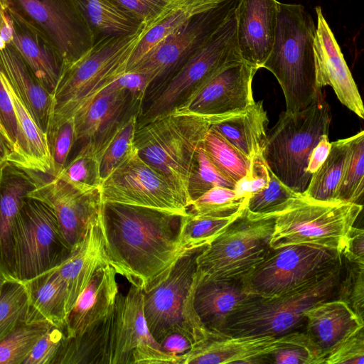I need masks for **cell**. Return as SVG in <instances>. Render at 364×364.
<instances>
[{
    "instance_id": "obj_1",
    "label": "cell",
    "mask_w": 364,
    "mask_h": 364,
    "mask_svg": "<svg viewBox=\"0 0 364 364\" xmlns=\"http://www.w3.org/2000/svg\"><path fill=\"white\" fill-rule=\"evenodd\" d=\"M181 217L105 203L101 228L109 264L131 285L151 291L186 253L178 242Z\"/></svg>"
},
{
    "instance_id": "obj_2",
    "label": "cell",
    "mask_w": 364,
    "mask_h": 364,
    "mask_svg": "<svg viewBox=\"0 0 364 364\" xmlns=\"http://www.w3.org/2000/svg\"><path fill=\"white\" fill-rule=\"evenodd\" d=\"M315 30L311 16L302 5L279 2L274 41L262 68L279 82L286 112L303 110L323 95L316 77Z\"/></svg>"
},
{
    "instance_id": "obj_3",
    "label": "cell",
    "mask_w": 364,
    "mask_h": 364,
    "mask_svg": "<svg viewBox=\"0 0 364 364\" xmlns=\"http://www.w3.org/2000/svg\"><path fill=\"white\" fill-rule=\"evenodd\" d=\"M228 116L173 109L138 124L134 145L139 156L166 178L191 206L188 183L196 152L211 125Z\"/></svg>"
},
{
    "instance_id": "obj_4",
    "label": "cell",
    "mask_w": 364,
    "mask_h": 364,
    "mask_svg": "<svg viewBox=\"0 0 364 364\" xmlns=\"http://www.w3.org/2000/svg\"><path fill=\"white\" fill-rule=\"evenodd\" d=\"M341 270L342 261L288 293L272 298L254 296L230 316L225 336L279 337L296 331L306 321L309 308L336 296Z\"/></svg>"
},
{
    "instance_id": "obj_5",
    "label": "cell",
    "mask_w": 364,
    "mask_h": 364,
    "mask_svg": "<svg viewBox=\"0 0 364 364\" xmlns=\"http://www.w3.org/2000/svg\"><path fill=\"white\" fill-rule=\"evenodd\" d=\"M330 107L322 95L306 109L283 112L267 133L262 157L274 174L299 193L306 189L311 176L306 171L310 154L321 136L328 134Z\"/></svg>"
},
{
    "instance_id": "obj_6",
    "label": "cell",
    "mask_w": 364,
    "mask_h": 364,
    "mask_svg": "<svg viewBox=\"0 0 364 364\" xmlns=\"http://www.w3.org/2000/svg\"><path fill=\"white\" fill-rule=\"evenodd\" d=\"M362 210L360 203L321 201L298 193L264 213L274 218L270 247L308 245L341 255L346 236Z\"/></svg>"
},
{
    "instance_id": "obj_7",
    "label": "cell",
    "mask_w": 364,
    "mask_h": 364,
    "mask_svg": "<svg viewBox=\"0 0 364 364\" xmlns=\"http://www.w3.org/2000/svg\"><path fill=\"white\" fill-rule=\"evenodd\" d=\"M145 24L134 33L102 40L81 58L63 68L52 93L56 119L73 117L100 92L127 72L132 53Z\"/></svg>"
},
{
    "instance_id": "obj_8",
    "label": "cell",
    "mask_w": 364,
    "mask_h": 364,
    "mask_svg": "<svg viewBox=\"0 0 364 364\" xmlns=\"http://www.w3.org/2000/svg\"><path fill=\"white\" fill-rule=\"evenodd\" d=\"M206 247L186 252L161 282L144 292L145 318L159 343L172 333L183 335L193 346L213 336L203 326L194 307L199 280L197 257Z\"/></svg>"
},
{
    "instance_id": "obj_9",
    "label": "cell",
    "mask_w": 364,
    "mask_h": 364,
    "mask_svg": "<svg viewBox=\"0 0 364 364\" xmlns=\"http://www.w3.org/2000/svg\"><path fill=\"white\" fill-rule=\"evenodd\" d=\"M274 218L254 214L246 206L240 215L198 256L199 277L242 280L270 250Z\"/></svg>"
},
{
    "instance_id": "obj_10",
    "label": "cell",
    "mask_w": 364,
    "mask_h": 364,
    "mask_svg": "<svg viewBox=\"0 0 364 364\" xmlns=\"http://www.w3.org/2000/svg\"><path fill=\"white\" fill-rule=\"evenodd\" d=\"M72 252L52 210L40 200L27 197L14 229L16 279L26 282L55 269Z\"/></svg>"
},
{
    "instance_id": "obj_11",
    "label": "cell",
    "mask_w": 364,
    "mask_h": 364,
    "mask_svg": "<svg viewBox=\"0 0 364 364\" xmlns=\"http://www.w3.org/2000/svg\"><path fill=\"white\" fill-rule=\"evenodd\" d=\"M237 43L235 9L159 89L143 122L171 111L216 73L242 61Z\"/></svg>"
},
{
    "instance_id": "obj_12",
    "label": "cell",
    "mask_w": 364,
    "mask_h": 364,
    "mask_svg": "<svg viewBox=\"0 0 364 364\" xmlns=\"http://www.w3.org/2000/svg\"><path fill=\"white\" fill-rule=\"evenodd\" d=\"M7 11L42 36L67 67L95 45L77 0H2Z\"/></svg>"
},
{
    "instance_id": "obj_13",
    "label": "cell",
    "mask_w": 364,
    "mask_h": 364,
    "mask_svg": "<svg viewBox=\"0 0 364 364\" xmlns=\"http://www.w3.org/2000/svg\"><path fill=\"white\" fill-rule=\"evenodd\" d=\"M333 250L314 245H290L272 249L242 281L254 296L272 298L288 293L342 261Z\"/></svg>"
},
{
    "instance_id": "obj_14",
    "label": "cell",
    "mask_w": 364,
    "mask_h": 364,
    "mask_svg": "<svg viewBox=\"0 0 364 364\" xmlns=\"http://www.w3.org/2000/svg\"><path fill=\"white\" fill-rule=\"evenodd\" d=\"M102 200L154 209L185 216L190 205L172 184L145 162L134 147L105 178L100 187Z\"/></svg>"
},
{
    "instance_id": "obj_15",
    "label": "cell",
    "mask_w": 364,
    "mask_h": 364,
    "mask_svg": "<svg viewBox=\"0 0 364 364\" xmlns=\"http://www.w3.org/2000/svg\"><path fill=\"white\" fill-rule=\"evenodd\" d=\"M238 0H222L193 16L185 25L146 53L127 72L146 74L162 85L235 9Z\"/></svg>"
},
{
    "instance_id": "obj_16",
    "label": "cell",
    "mask_w": 364,
    "mask_h": 364,
    "mask_svg": "<svg viewBox=\"0 0 364 364\" xmlns=\"http://www.w3.org/2000/svg\"><path fill=\"white\" fill-rule=\"evenodd\" d=\"M36 184L28 197L46 204L53 213L65 240L73 250L104 208L100 188L82 191L60 177L33 171Z\"/></svg>"
},
{
    "instance_id": "obj_17",
    "label": "cell",
    "mask_w": 364,
    "mask_h": 364,
    "mask_svg": "<svg viewBox=\"0 0 364 364\" xmlns=\"http://www.w3.org/2000/svg\"><path fill=\"white\" fill-rule=\"evenodd\" d=\"M114 310L112 364H178L161 349L149 331L141 289L131 285L125 295L119 292Z\"/></svg>"
},
{
    "instance_id": "obj_18",
    "label": "cell",
    "mask_w": 364,
    "mask_h": 364,
    "mask_svg": "<svg viewBox=\"0 0 364 364\" xmlns=\"http://www.w3.org/2000/svg\"><path fill=\"white\" fill-rule=\"evenodd\" d=\"M257 70L243 60L228 65L201 83L173 109L207 116L242 112L255 102L252 82Z\"/></svg>"
},
{
    "instance_id": "obj_19",
    "label": "cell",
    "mask_w": 364,
    "mask_h": 364,
    "mask_svg": "<svg viewBox=\"0 0 364 364\" xmlns=\"http://www.w3.org/2000/svg\"><path fill=\"white\" fill-rule=\"evenodd\" d=\"M316 14L314 52L317 85L321 89L331 86L339 101L363 119L362 99L339 45L320 6L316 7Z\"/></svg>"
},
{
    "instance_id": "obj_20",
    "label": "cell",
    "mask_w": 364,
    "mask_h": 364,
    "mask_svg": "<svg viewBox=\"0 0 364 364\" xmlns=\"http://www.w3.org/2000/svg\"><path fill=\"white\" fill-rule=\"evenodd\" d=\"M279 1L238 0L235 8L237 43L243 61L257 70L268 58L275 38Z\"/></svg>"
},
{
    "instance_id": "obj_21",
    "label": "cell",
    "mask_w": 364,
    "mask_h": 364,
    "mask_svg": "<svg viewBox=\"0 0 364 364\" xmlns=\"http://www.w3.org/2000/svg\"><path fill=\"white\" fill-rule=\"evenodd\" d=\"M36 181L31 170L9 161L0 166V274L16 279L14 229L18 213Z\"/></svg>"
},
{
    "instance_id": "obj_22",
    "label": "cell",
    "mask_w": 364,
    "mask_h": 364,
    "mask_svg": "<svg viewBox=\"0 0 364 364\" xmlns=\"http://www.w3.org/2000/svg\"><path fill=\"white\" fill-rule=\"evenodd\" d=\"M279 336H210L192 347L183 364H254L269 363V356L287 340Z\"/></svg>"
},
{
    "instance_id": "obj_23",
    "label": "cell",
    "mask_w": 364,
    "mask_h": 364,
    "mask_svg": "<svg viewBox=\"0 0 364 364\" xmlns=\"http://www.w3.org/2000/svg\"><path fill=\"white\" fill-rule=\"evenodd\" d=\"M253 296L247 291L242 280L199 277L194 307L203 326L213 336L225 337L230 316Z\"/></svg>"
},
{
    "instance_id": "obj_24",
    "label": "cell",
    "mask_w": 364,
    "mask_h": 364,
    "mask_svg": "<svg viewBox=\"0 0 364 364\" xmlns=\"http://www.w3.org/2000/svg\"><path fill=\"white\" fill-rule=\"evenodd\" d=\"M101 217L102 214L90 224L83 240L73 250L70 257L56 268L67 289L68 314L95 272L109 264L102 232Z\"/></svg>"
},
{
    "instance_id": "obj_25",
    "label": "cell",
    "mask_w": 364,
    "mask_h": 364,
    "mask_svg": "<svg viewBox=\"0 0 364 364\" xmlns=\"http://www.w3.org/2000/svg\"><path fill=\"white\" fill-rule=\"evenodd\" d=\"M117 272L110 265L99 268L77 297L65 322L68 337H73L113 309L119 294Z\"/></svg>"
},
{
    "instance_id": "obj_26",
    "label": "cell",
    "mask_w": 364,
    "mask_h": 364,
    "mask_svg": "<svg viewBox=\"0 0 364 364\" xmlns=\"http://www.w3.org/2000/svg\"><path fill=\"white\" fill-rule=\"evenodd\" d=\"M7 12L12 26L9 44L18 53L34 76L52 95L63 68L61 58L36 31L16 15L9 11Z\"/></svg>"
},
{
    "instance_id": "obj_27",
    "label": "cell",
    "mask_w": 364,
    "mask_h": 364,
    "mask_svg": "<svg viewBox=\"0 0 364 364\" xmlns=\"http://www.w3.org/2000/svg\"><path fill=\"white\" fill-rule=\"evenodd\" d=\"M306 333L325 357L345 337L364 326L344 301L328 299L309 308L304 314Z\"/></svg>"
},
{
    "instance_id": "obj_28",
    "label": "cell",
    "mask_w": 364,
    "mask_h": 364,
    "mask_svg": "<svg viewBox=\"0 0 364 364\" xmlns=\"http://www.w3.org/2000/svg\"><path fill=\"white\" fill-rule=\"evenodd\" d=\"M0 68L34 121L46 133L53 109L51 94L34 76L18 53L9 43L0 46Z\"/></svg>"
},
{
    "instance_id": "obj_29",
    "label": "cell",
    "mask_w": 364,
    "mask_h": 364,
    "mask_svg": "<svg viewBox=\"0 0 364 364\" xmlns=\"http://www.w3.org/2000/svg\"><path fill=\"white\" fill-rule=\"evenodd\" d=\"M132 104L127 90L107 86L74 114L76 141H85L111 132L127 115L125 112Z\"/></svg>"
},
{
    "instance_id": "obj_30",
    "label": "cell",
    "mask_w": 364,
    "mask_h": 364,
    "mask_svg": "<svg viewBox=\"0 0 364 364\" xmlns=\"http://www.w3.org/2000/svg\"><path fill=\"white\" fill-rule=\"evenodd\" d=\"M114 326V306L109 314L82 333L66 336L55 364H112Z\"/></svg>"
},
{
    "instance_id": "obj_31",
    "label": "cell",
    "mask_w": 364,
    "mask_h": 364,
    "mask_svg": "<svg viewBox=\"0 0 364 364\" xmlns=\"http://www.w3.org/2000/svg\"><path fill=\"white\" fill-rule=\"evenodd\" d=\"M222 0H172L152 21L144 23L143 33L129 60L127 72L146 53L185 25L193 16Z\"/></svg>"
},
{
    "instance_id": "obj_32",
    "label": "cell",
    "mask_w": 364,
    "mask_h": 364,
    "mask_svg": "<svg viewBox=\"0 0 364 364\" xmlns=\"http://www.w3.org/2000/svg\"><path fill=\"white\" fill-rule=\"evenodd\" d=\"M1 76L11 99L19 129L21 167L51 175V159L46 133L34 121L18 94L1 70Z\"/></svg>"
},
{
    "instance_id": "obj_33",
    "label": "cell",
    "mask_w": 364,
    "mask_h": 364,
    "mask_svg": "<svg viewBox=\"0 0 364 364\" xmlns=\"http://www.w3.org/2000/svg\"><path fill=\"white\" fill-rule=\"evenodd\" d=\"M268 122L263 102L255 101L244 112L225 117L211 127L251 159L261 151Z\"/></svg>"
},
{
    "instance_id": "obj_34",
    "label": "cell",
    "mask_w": 364,
    "mask_h": 364,
    "mask_svg": "<svg viewBox=\"0 0 364 364\" xmlns=\"http://www.w3.org/2000/svg\"><path fill=\"white\" fill-rule=\"evenodd\" d=\"M92 31L95 44L102 40L132 35L143 25L114 0H77Z\"/></svg>"
},
{
    "instance_id": "obj_35",
    "label": "cell",
    "mask_w": 364,
    "mask_h": 364,
    "mask_svg": "<svg viewBox=\"0 0 364 364\" xmlns=\"http://www.w3.org/2000/svg\"><path fill=\"white\" fill-rule=\"evenodd\" d=\"M32 311L40 319L65 328L68 316L66 286L57 269L24 282Z\"/></svg>"
},
{
    "instance_id": "obj_36",
    "label": "cell",
    "mask_w": 364,
    "mask_h": 364,
    "mask_svg": "<svg viewBox=\"0 0 364 364\" xmlns=\"http://www.w3.org/2000/svg\"><path fill=\"white\" fill-rule=\"evenodd\" d=\"M115 129L105 135L85 141L78 154L56 177H60L75 188L88 191L100 188L102 179L100 164L103 152Z\"/></svg>"
},
{
    "instance_id": "obj_37",
    "label": "cell",
    "mask_w": 364,
    "mask_h": 364,
    "mask_svg": "<svg viewBox=\"0 0 364 364\" xmlns=\"http://www.w3.org/2000/svg\"><path fill=\"white\" fill-rule=\"evenodd\" d=\"M351 140L352 136L331 142L328 157L311 175L304 195L317 200L336 201V193L343 173Z\"/></svg>"
},
{
    "instance_id": "obj_38",
    "label": "cell",
    "mask_w": 364,
    "mask_h": 364,
    "mask_svg": "<svg viewBox=\"0 0 364 364\" xmlns=\"http://www.w3.org/2000/svg\"><path fill=\"white\" fill-rule=\"evenodd\" d=\"M245 207L227 217L200 215L188 212L181 217L178 233L180 247L186 252L208 246L240 215Z\"/></svg>"
},
{
    "instance_id": "obj_39",
    "label": "cell",
    "mask_w": 364,
    "mask_h": 364,
    "mask_svg": "<svg viewBox=\"0 0 364 364\" xmlns=\"http://www.w3.org/2000/svg\"><path fill=\"white\" fill-rule=\"evenodd\" d=\"M39 320L32 311L24 282L6 279L0 292V340L18 325Z\"/></svg>"
},
{
    "instance_id": "obj_40",
    "label": "cell",
    "mask_w": 364,
    "mask_h": 364,
    "mask_svg": "<svg viewBox=\"0 0 364 364\" xmlns=\"http://www.w3.org/2000/svg\"><path fill=\"white\" fill-rule=\"evenodd\" d=\"M201 146L218 171L235 183L247 173L251 159L211 127Z\"/></svg>"
},
{
    "instance_id": "obj_41",
    "label": "cell",
    "mask_w": 364,
    "mask_h": 364,
    "mask_svg": "<svg viewBox=\"0 0 364 364\" xmlns=\"http://www.w3.org/2000/svg\"><path fill=\"white\" fill-rule=\"evenodd\" d=\"M52 324L31 320L16 326L0 340V364H22L39 338Z\"/></svg>"
},
{
    "instance_id": "obj_42",
    "label": "cell",
    "mask_w": 364,
    "mask_h": 364,
    "mask_svg": "<svg viewBox=\"0 0 364 364\" xmlns=\"http://www.w3.org/2000/svg\"><path fill=\"white\" fill-rule=\"evenodd\" d=\"M364 191V132L354 136L343 173L335 196L336 201L358 203Z\"/></svg>"
},
{
    "instance_id": "obj_43",
    "label": "cell",
    "mask_w": 364,
    "mask_h": 364,
    "mask_svg": "<svg viewBox=\"0 0 364 364\" xmlns=\"http://www.w3.org/2000/svg\"><path fill=\"white\" fill-rule=\"evenodd\" d=\"M137 126V114L132 113L127 115L113 132L101 159L102 181L134 148Z\"/></svg>"
},
{
    "instance_id": "obj_44",
    "label": "cell",
    "mask_w": 364,
    "mask_h": 364,
    "mask_svg": "<svg viewBox=\"0 0 364 364\" xmlns=\"http://www.w3.org/2000/svg\"><path fill=\"white\" fill-rule=\"evenodd\" d=\"M235 185L214 166L200 144L194 156L188 177V193L191 203L213 187L234 189Z\"/></svg>"
},
{
    "instance_id": "obj_45",
    "label": "cell",
    "mask_w": 364,
    "mask_h": 364,
    "mask_svg": "<svg viewBox=\"0 0 364 364\" xmlns=\"http://www.w3.org/2000/svg\"><path fill=\"white\" fill-rule=\"evenodd\" d=\"M51 159L52 173L58 176L67 164V159L75 139L74 117H50L46 132Z\"/></svg>"
},
{
    "instance_id": "obj_46",
    "label": "cell",
    "mask_w": 364,
    "mask_h": 364,
    "mask_svg": "<svg viewBox=\"0 0 364 364\" xmlns=\"http://www.w3.org/2000/svg\"><path fill=\"white\" fill-rule=\"evenodd\" d=\"M269 363L277 364H320L325 357L305 332L288 333L287 341L269 356Z\"/></svg>"
},
{
    "instance_id": "obj_47",
    "label": "cell",
    "mask_w": 364,
    "mask_h": 364,
    "mask_svg": "<svg viewBox=\"0 0 364 364\" xmlns=\"http://www.w3.org/2000/svg\"><path fill=\"white\" fill-rule=\"evenodd\" d=\"M246 205V198H237L233 189L215 186L194 200L188 212L214 217L230 216Z\"/></svg>"
},
{
    "instance_id": "obj_48",
    "label": "cell",
    "mask_w": 364,
    "mask_h": 364,
    "mask_svg": "<svg viewBox=\"0 0 364 364\" xmlns=\"http://www.w3.org/2000/svg\"><path fill=\"white\" fill-rule=\"evenodd\" d=\"M269 171L267 186L246 198V208L252 213H267L299 193L281 181L269 168Z\"/></svg>"
},
{
    "instance_id": "obj_49",
    "label": "cell",
    "mask_w": 364,
    "mask_h": 364,
    "mask_svg": "<svg viewBox=\"0 0 364 364\" xmlns=\"http://www.w3.org/2000/svg\"><path fill=\"white\" fill-rule=\"evenodd\" d=\"M336 295L338 299L346 302L364 322V265L348 262L346 276L339 282Z\"/></svg>"
},
{
    "instance_id": "obj_50",
    "label": "cell",
    "mask_w": 364,
    "mask_h": 364,
    "mask_svg": "<svg viewBox=\"0 0 364 364\" xmlns=\"http://www.w3.org/2000/svg\"><path fill=\"white\" fill-rule=\"evenodd\" d=\"M66 336L65 328L51 325L22 364H55Z\"/></svg>"
},
{
    "instance_id": "obj_51",
    "label": "cell",
    "mask_w": 364,
    "mask_h": 364,
    "mask_svg": "<svg viewBox=\"0 0 364 364\" xmlns=\"http://www.w3.org/2000/svg\"><path fill=\"white\" fill-rule=\"evenodd\" d=\"M363 327L358 328L341 341L326 357L324 363L363 364Z\"/></svg>"
},
{
    "instance_id": "obj_52",
    "label": "cell",
    "mask_w": 364,
    "mask_h": 364,
    "mask_svg": "<svg viewBox=\"0 0 364 364\" xmlns=\"http://www.w3.org/2000/svg\"><path fill=\"white\" fill-rule=\"evenodd\" d=\"M269 181V167L260 151L251 159L247 173L235 183L233 190L237 198L242 200L266 187Z\"/></svg>"
},
{
    "instance_id": "obj_53",
    "label": "cell",
    "mask_w": 364,
    "mask_h": 364,
    "mask_svg": "<svg viewBox=\"0 0 364 364\" xmlns=\"http://www.w3.org/2000/svg\"><path fill=\"white\" fill-rule=\"evenodd\" d=\"M0 119L14 146L15 152L9 162L21 167L20 133L11 99L2 82L0 69Z\"/></svg>"
},
{
    "instance_id": "obj_54",
    "label": "cell",
    "mask_w": 364,
    "mask_h": 364,
    "mask_svg": "<svg viewBox=\"0 0 364 364\" xmlns=\"http://www.w3.org/2000/svg\"><path fill=\"white\" fill-rule=\"evenodd\" d=\"M151 85V81L146 74L137 72H126L109 85L108 87L127 90L131 95L132 102L139 106Z\"/></svg>"
},
{
    "instance_id": "obj_55",
    "label": "cell",
    "mask_w": 364,
    "mask_h": 364,
    "mask_svg": "<svg viewBox=\"0 0 364 364\" xmlns=\"http://www.w3.org/2000/svg\"><path fill=\"white\" fill-rule=\"evenodd\" d=\"M136 17L147 23L159 16L172 0H114Z\"/></svg>"
},
{
    "instance_id": "obj_56",
    "label": "cell",
    "mask_w": 364,
    "mask_h": 364,
    "mask_svg": "<svg viewBox=\"0 0 364 364\" xmlns=\"http://www.w3.org/2000/svg\"><path fill=\"white\" fill-rule=\"evenodd\" d=\"M342 257L350 263L364 265V230L351 227L348 232L341 252Z\"/></svg>"
},
{
    "instance_id": "obj_57",
    "label": "cell",
    "mask_w": 364,
    "mask_h": 364,
    "mask_svg": "<svg viewBox=\"0 0 364 364\" xmlns=\"http://www.w3.org/2000/svg\"><path fill=\"white\" fill-rule=\"evenodd\" d=\"M159 345L164 353L176 358L178 364H183L185 355L193 347L189 340L179 333L167 335L160 341Z\"/></svg>"
},
{
    "instance_id": "obj_58",
    "label": "cell",
    "mask_w": 364,
    "mask_h": 364,
    "mask_svg": "<svg viewBox=\"0 0 364 364\" xmlns=\"http://www.w3.org/2000/svg\"><path fill=\"white\" fill-rule=\"evenodd\" d=\"M331 146V144L328 134L322 135L310 154L306 169L309 175L311 176L325 161L330 152Z\"/></svg>"
},
{
    "instance_id": "obj_59",
    "label": "cell",
    "mask_w": 364,
    "mask_h": 364,
    "mask_svg": "<svg viewBox=\"0 0 364 364\" xmlns=\"http://www.w3.org/2000/svg\"><path fill=\"white\" fill-rule=\"evenodd\" d=\"M11 34V21L2 0H0V43H9Z\"/></svg>"
},
{
    "instance_id": "obj_60",
    "label": "cell",
    "mask_w": 364,
    "mask_h": 364,
    "mask_svg": "<svg viewBox=\"0 0 364 364\" xmlns=\"http://www.w3.org/2000/svg\"><path fill=\"white\" fill-rule=\"evenodd\" d=\"M0 136L4 141L6 145L10 152V155H9V161L14 154L15 149H14V144H13L5 127L4 126L1 119H0Z\"/></svg>"
},
{
    "instance_id": "obj_61",
    "label": "cell",
    "mask_w": 364,
    "mask_h": 364,
    "mask_svg": "<svg viewBox=\"0 0 364 364\" xmlns=\"http://www.w3.org/2000/svg\"><path fill=\"white\" fill-rule=\"evenodd\" d=\"M10 152L0 136V166L9 161Z\"/></svg>"
},
{
    "instance_id": "obj_62",
    "label": "cell",
    "mask_w": 364,
    "mask_h": 364,
    "mask_svg": "<svg viewBox=\"0 0 364 364\" xmlns=\"http://www.w3.org/2000/svg\"><path fill=\"white\" fill-rule=\"evenodd\" d=\"M6 279L0 274V292H1V287H2V285H3V283L4 282Z\"/></svg>"
}]
</instances>
